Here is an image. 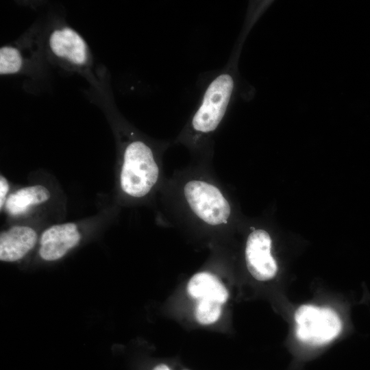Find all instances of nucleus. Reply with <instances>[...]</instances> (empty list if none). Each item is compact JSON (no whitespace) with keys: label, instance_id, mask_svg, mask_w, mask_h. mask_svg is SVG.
Instances as JSON below:
<instances>
[{"label":"nucleus","instance_id":"obj_1","mask_svg":"<svg viewBox=\"0 0 370 370\" xmlns=\"http://www.w3.org/2000/svg\"><path fill=\"white\" fill-rule=\"evenodd\" d=\"M158 175V166L151 148L140 140L128 144L121 172L122 190L132 197H143L155 185Z\"/></svg>","mask_w":370,"mask_h":370},{"label":"nucleus","instance_id":"obj_2","mask_svg":"<svg viewBox=\"0 0 370 370\" xmlns=\"http://www.w3.org/2000/svg\"><path fill=\"white\" fill-rule=\"evenodd\" d=\"M234 86V79L229 73L220 74L209 84L192 118L195 132L208 134L217 129L225 114Z\"/></svg>","mask_w":370,"mask_h":370},{"label":"nucleus","instance_id":"obj_3","mask_svg":"<svg viewBox=\"0 0 370 370\" xmlns=\"http://www.w3.org/2000/svg\"><path fill=\"white\" fill-rule=\"evenodd\" d=\"M295 319L297 324V338L313 345L330 342L341 330V321L338 314L330 308L302 305L297 309Z\"/></svg>","mask_w":370,"mask_h":370},{"label":"nucleus","instance_id":"obj_4","mask_svg":"<svg viewBox=\"0 0 370 370\" xmlns=\"http://www.w3.org/2000/svg\"><path fill=\"white\" fill-rule=\"evenodd\" d=\"M184 194L190 209L205 223L218 225L229 219L230 206L215 186L201 180H190L185 184Z\"/></svg>","mask_w":370,"mask_h":370},{"label":"nucleus","instance_id":"obj_5","mask_svg":"<svg viewBox=\"0 0 370 370\" xmlns=\"http://www.w3.org/2000/svg\"><path fill=\"white\" fill-rule=\"evenodd\" d=\"M271 238L264 230H256L249 235L245 247V260L249 272L257 280L267 281L277 273V263L271 254Z\"/></svg>","mask_w":370,"mask_h":370},{"label":"nucleus","instance_id":"obj_6","mask_svg":"<svg viewBox=\"0 0 370 370\" xmlns=\"http://www.w3.org/2000/svg\"><path fill=\"white\" fill-rule=\"evenodd\" d=\"M48 44L52 53L77 67H83L90 60L88 45L75 30L66 26L55 29L49 36Z\"/></svg>","mask_w":370,"mask_h":370},{"label":"nucleus","instance_id":"obj_7","mask_svg":"<svg viewBox=\"0 0 370 370\" xmlns=\"http://www.w3.org/2000/svg\"><path fill=\"white\" fill-rule=\"evenodd\" d=\"M80 238L77 227L73 223L53 225L42 234L39 255L47 261L58 260L77 245Z\"/></svg>","mask_w":370,"mask_h":370},{"label":"nucleus","instance_id":"obj_8","mask_svg":"<svg viewBox=\"0 0 370 370\" xmlns=\"http://www.w3.org/2000/svg\"><path fill=\"white\" fill-rule=\"evenodd\" d=\"M36 232L27 226H14L0 235V260L14 262L24 257L35 245Z\"/></svg>","mask_w":370,"mask_h":370},{"label":"nucleus","instance_id":"obj_9","mask_svg":"<svg viewBox=\"0 0 370 370\" xmlns=\"http://www.w3.org/2000/svg\"><path fill=\"white\" fill-rule=\"evenodd\" d=\"M187 291L197 300H210L223 304L229 294L225 286L214 275L208 272L195 274L188 281Z\"/></svg>","mask_w":370,"mask_h":370},{"label":"nucleus","instance_id":"obj_10","mask_svg":"<svg viewBox=\"0 0 370 370\" xmlns=\"http://www.w3.org/2000/svg\"><path fill=\"white\" fill-rule=\"evenodd\" d=\"M49 197V191L43 186H27L11 194L5 202V208L9 214L18 215L25 213L32 206L47 201Z\"/></svg>","mask_w":370,"mask_h":370},{"label":"nucleus","instance_id":"obj_11","mask_svg":"<svg viewBox=\"0 0 370 370\" xmlns=\"http://www.w3.org/2000/svg\"><path fill=\"white\" fill-rule=\"evenodd\" d=\"M23 65V58L19 49L14 46H3L0 49V74L18 73Z\"/></svg>","mask_w":370,"mask_h":370},{"label":"nucleus","instance_id":"obj_12","mask_svg":"<svg viewBox=\"0 0 370 370\" xmlns=\"http://www.w3.org/2000/svg\"><path fill=\"white\" fill-rule=\"evenodd\" d=\"M221 305L210 300H197L195 312L196 320L205 325L214 323L221 316Z\"/></svg>","mask_w":370,"mask_h":370},{"label":"nucleus","instance_id":"obj_13","mask_svg":"<svg viewBox=\"0 0 370 370\" xmlns=\"http://www.w3.org/2000/svg\"><path fill=\"white\" fill-rule=\"evenodd\" d=\"M9 190L8 182L2 175L0 176V208H2L7 193Z\"/></svg>","mask_w":370,"mask_h":370},{"label":"nucleus","instance_id":"obj_14","mask_svg":"<svg viewBox=\"0 0 370 370\" xmlns=\"http://www.w3.org/2000/svg\"><path fill=\"white\" fill-rule=\"evenodd\" d=\"M153 370H170L169 368L164 364L157 365Z\"/></svg>","mask_w":370,"mask_h":370}]
</instances>
